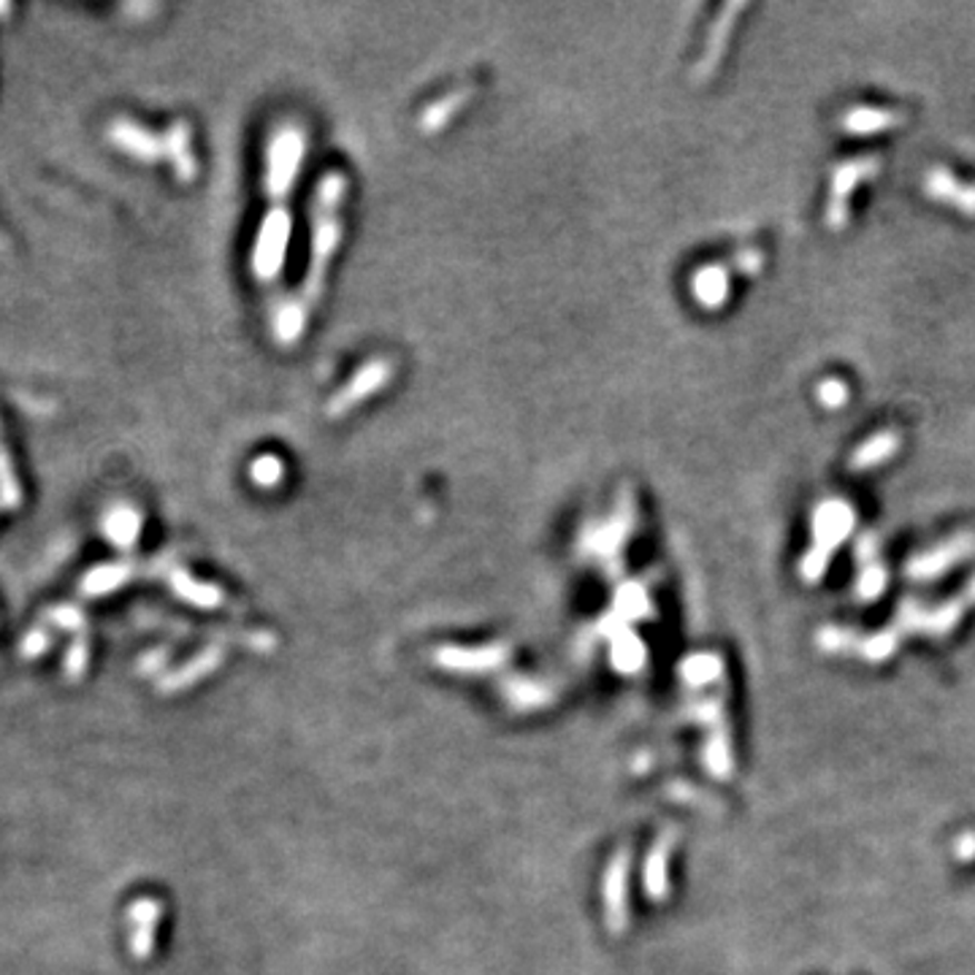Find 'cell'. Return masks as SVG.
<instances>
[{
  "mask_svg": "<svg viewBox=\"0 0 975 975\" xmlns=\"http://www.w3.org/2000/svg\"><path fill=\"white\" fill-rule=\"evenodd\" d=\"M249 474H253V480L258 485L274 487L279 483V480H283L285 466H283V461L277 459V455H260V459L255 461L253 466H249Z\"/></svg>",
  "mask_w": 975,
  "mask_h": 975,
  "instance_id": "5b68a950",
  "label": "cell"
},
{
  "mask_svg": "<svg viewBox=\"0 0 975 975\" xmlns=\"http://www.w3.org/2000/svg\"><path fill=\"white\" fill-rule=\"evenodd\" d=\"M347 198V179L342 171H328L317 183L309 209V260L302 285L279 302L272 317V334L277 345L293 347L309 328L312 315L321 306L328 287V272L342 244V206Z\"/></svg>",
  "mask_w": 975,
  "mask_h": 975,
  "instance_id": "6da1fadb",
  "label": "cell"
},
{
  "mask_svg": "<svg viewBox=\"0 0 975 975\" xmlns=\"http://www.w3.org/2000/svg\"><path fill=\"white\" fill-rule=\"evenodd\" d=\"M306 160V134L296 122H285L266 144V211L249 249V272L260 285H274L283 277L287 244L293 234V187Z\"/></svg>",
  "mask_w": 975,
  "mask_h": 975,
  "instance_id": "7a4b0ae2",
  "label": "cell"
},
{
  "mask_svg": "<svg viewBox=\"0 0 975 975\" xmlns=\"http://www.w3.org/2000/svg\"><path fill=\"white\" fill-rule=\"evenodd\" d=\"M469 90H459V92H450V96L442 98V101H436L434 106H429L426 115L421 117V128L426 130V134H436L440 128H445V125L453 120L455 115L461 111V106L466 104Z\"/></svg>",
  "mask_w": 975,
  "mask_h": 975,
  "instance_id": "277c9868",
  "label": "cell"
},
{
  "mask_svg": "<svg viewBox=\"0 0 975 975\" xmlns=\"http://www.w3.org/2000/svg\"><path fill=\"white\" fill-rule=\"evenodd\" d=\"M393 374H396V368H393V364L387 358H372L366 361L364 366H358V372H355L353 377H349L347 383L331 396L328 406H325L331 421L349 415L355 406H361L372 396H377L385 385H391Z\"/></svg>",
  "mask_w": 975,
  "mask_h": 975,
  "instance_id": "3957f363",
  "label": "cell"
}]
</instances>
